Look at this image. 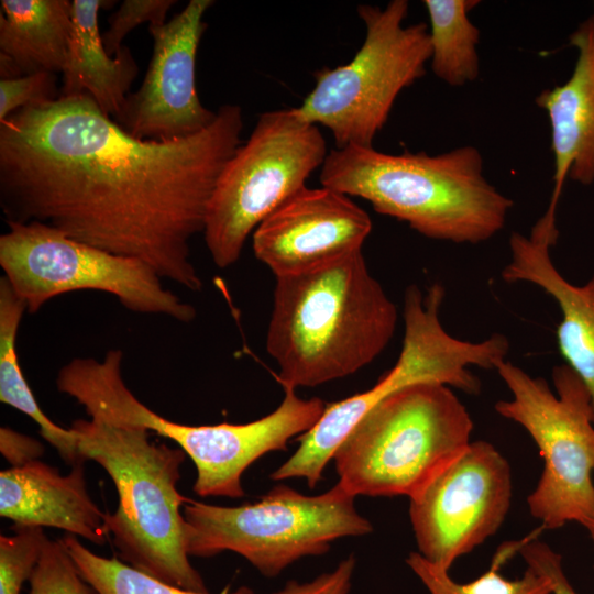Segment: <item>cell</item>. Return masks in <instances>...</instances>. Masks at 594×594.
Segmentation results:
<instances>
[{
  "label": "cell",
  "instance_id": "6da1fadb",
  "mask_svg": "<svg viewBox=\"0 0 594 594\" xmlns=\"http://www.w3.org/2000/svg\"><path fill=\"white\" fill-rule=\"evenodd\" d=\"M242 129L237 105L172 141L131 135L88 95L26 106L0 122V207L7 223H43L199 292L190 242Z\"/></svg>",
  "mask_w": 594,
  "mask_h": 594
},
{
  "label": "cell",
  "instance_id": "7a4b0ae2",
  "mask_svg": "<svg viewBox=\"0 0 594 594\" xmlns=\"http://www.w3.org/2000/svg\"><path fill=\"white\" fill-rule=\"evenodd\" d=\"M396 305L362 251L315 272L276 277L266 350L283 387H316L354 374L388 345Z\"/></svg>",
  "mask_w": 594,
  "mask_h": 594
},
{
  "label": "cell",
  "instance_id": "3957f363",
  "mask_svg": "<svg viewBox=\"0 0 594 594\" xmlns=\"http://www.w3.org/2000/svg\"><path fill=\"white\" fill-rule=\"evenodd\" d=\"M320 183L367 200L424 237L457 244L490 240L513 207L484 176L482 155L472 145L436 155L336 147L321 166Z\"/></svg>",
  "mask_w": 594,
  "mask_h": 594
},
{
  "label": "cell",
  "instance_id": "277c9868",
  "mask_svg": "<svg viewBox=\"0 0 594 594\" xmlns=\"http://www.w3.org/2000/svg\"><path fill=\"white\" fill-rule=\"evenodd\" d=\"M88 416L70 429L82 458L102 466L117 488L118 506L107 513V528L121 560L172 585L208 592L186 549L182 508L189 498L177 490L186 453L151 441L144 427Z\"/></svg>",
  "mask_w": 594,
  "mask_h": 594
},
{
  "label": "cell",
  "instance_id": "5b68a950",
  "mask_svg": "<svg viewBox=\"0 0 594 594\" xmlns=\"http://www.w3.org/2000/svg\"><path fill=\"white\" fill-rule=\"evenodd\" d=\"M123 353L109 350L102 361L75 358L63 370L58 389L80 404L87 415L100 414L138 425L168 438L195 464L194 492L200 497L241 498L245 470L268 452L285 450L288 442L308 432L321 418L326 403L305 399L295 388L283 387L284 398L271 414L246 424L191 426L158 415L125 385Z\"/></svg>",
  "mask_w": 594,
  "mask_h": 594
},
{
  "label": "cell",
  "instance_id": "8992f818",
  "mask_svg": "<svg viewBox=\"0 0 594 594\" xmlns=\"http://www.w3.org/2000/svg\"><path fill=\"white\" fill-rule=\"evenodd\" d=\"M472 418L451 387L420 383L366 413L334 452L353 496L411 498L471 442Z\"/></svg>",
  "mask_w": 594,
  "mask_h": 594
},
{
  "label": "cell",
  "instance_id": "52a82bcc",
  "mask_svg": "<svg viewBox=\"0 0 594 594\" xmlns=\"http://www.w3.org/2000/svg\"><path fill=\"white\" fill-rule=\"evenodd\" d=\"M444 288L435 283L422 293L416 285L404 295V339L395 365L374 386L345 399L327 404L318 422L299 437V447L272 474L273 481L306 480L315 488L343 439L380 402L392 394L420 383H437L469 395L481 391V382L471 366L496 370L506 360L509 341L493 333L481 341L451 336L442 326L440 309Z\"/></svg>",
  "mask_w": 594,
  "mask_h": 594
},
{
  "label": "cell",
  "instance_id": "ba28073f",
  "mask_svg": "<svg viewBox=\"0 0 594 594\" xmlns=\"http://www.w3.org/2000/svg\"><path fill=\"white\" fill-rule=\"evenodd\" d=\"M354 499L339 483L319 495L279 483L257 501L232 507L189 498L183 507L187 553L209 558L231 551L274 578L301 558L326 554L340 538L371 534Z\"/></svg>",
  "mask_w": 594,
  "mask_h": 594
},
{
  "label": "cell",
  "instance_id": "9c48e42d",
  "mask_svg": "<svg viewBox=\"0 0 594 594\" xmlns=\"http://www.w3.org/2000/svg\"><path fill=\"white\" fill-rule=\"evenodd\" d=\"M495 371L512 394L495 411L526 430L543 461L527 497L531 516L546 529L594 520V419L584 384L566 364L552 369L554 393L510 361Z\"/></svg>",
  "mask_w": 594,
  "mask_h": 594
},
{
  "label": "cell",
  "instance_id": "30bf717a",
  "mask_svg": "<svg viewBox=\"0 0 594 594\" xmlns=\"http://www.w3.org/2000/svg\"><path fill=\"white\" fill-rule=\"evenodd\" d=\"M408 1L392 0L381 9L360 4L364 41L344 65L315 73L316 85L293 108L302 120L327 128L337 148L372 147L396 98L426 74L431 57L429 28L405 26Z\"/></svg>",
  "mask_w": 594,
  "mask_h": 594
},
{
  "label": "cell",
  "instance_id": "8fae6325",
  "mask_svg": "<svg viewBox=\"0 0 594 594\" xmlns=\"http://www.w3.org/2000/svg\"><path fill=\"white\" fill-rule=\"evenodd\" d=\"M327 155L319 127L293 108L263 112L223 166L208 205L202 233L213 263L234 264L250 234L306 187Z\"/></svg>",
  "mask_w": 594,
  "mask_h": 594
},
{
  "label": "cell",
  "instance_id": "7c38bea8",
  "mask_svg": "<svg viewBox=\"0 0 594 594\" xmlns=\"http://www.w3.org/2000/svg\"><path fill=\"white\" fill-rule=\"evenodd\" d=\"M0 235V266L29 314L65 293L99 290L138 314L189 323L197 311L164 287L162 277L140 258L79 242L40 222H8Z\"/></svg>",
  "mask_w": 594,
  "mask_h": 594
},
{
  "label": "cell",
  "instance_id": "4fadbf2b",
  "mask_svg": "<svg viewBox=\"0 0 594 594\" xmlns=\"http://www.w3.org/2000/svg\"><path fill=\"white\" fill-rule=\"evenodd\" d=\"M510 465L490 442L471 441L409 503L418 552L449 571L495 535L512 503Z\"/></svg>",
  "mask_w": 594,
  "mask_h": 594
},
{
  "label": "cell",
  "instance_id": "5bb4252c",
  "mask_svg": "<svg viewBox=\"0 0 594 594\" xmlns=\"http://www.w3.org/2000/svg\"><path fill=\"white\" fill-rule=\"evenodd\" d=\"M212 0H190L162 25H148L152 57L140 88L114 120L141 140L172 141L207 129L217 111L202 106L196 89V58Z\"/></svg>",
  "mask_w": 594,
  "mask_h": 594
},
{
  "label": "cell",
  "instance_id": "9a60e30c",
  "mask_svg": "<svg viewBox=\"0 0 594 594\" xmlns=\"http://www.w3.org/2000/svg\"><path fill=\"white\" fill-rule=\"evenodd\" d=\"M371 230L369 213L350 196L306 186L257 226L253 251L276 277L295 276L362 251Z\"/></svg>",
  "mask_w": 594,
  "mask_h": 594
},
{
  "label": "cell",
  "instance_id": "2e32d148",
  "mask_svg": "<svg viewBox=\"0 0 594 594\" xmlns=\"http://www.w3.org/2000/svg\"><path fill=\"white\" fill-rule=\"evenodd\" d=\"M556 215L546 211L528 237L513 232L510 258L501 277L508 284L529 283L548 294L561 312L557 343L565 364L584 384L594 419V274L582 286L566 280L550 257L557 242Z\"/></svg>",
  "mask_w": 594,
  "mask_h": 594
},
{
  "label": "cell",
  "instance_id": "e0dca14e",
  "mask_svg": "<svg viewBox=\"0 0 594 594\" xmlns=\"http://www.w3.org/2000/svg\"><path fill=\"white\" fill-rule=\"evenodd\" d=\"M0 516L18 526L62 529L97 546L110 536L107 513L88 493L85 463L73 465L66 475L41 460L2 470Z\"/></svg>",
  "mask_w": 594,
  "mask_h": 594
},
{
  "label": "cell",
  "instance_id": "ac0fdd59",
  "mask_svg": "<svg viewBox=\"0 0 594 594\" xmlns=\"http://www.w3.org/2000/svg\"><path fill=\"white\" fill-rule=\"evenodd\" d=\"M578 48L574 70L566 82L543 90L536 103L550 121L554 155V187L548 209L556 211L565 178L588 185L594 180V21L571 35Z\"/></svg>",
  "mask_w": 594,
  "mask_h": 594
},
{
  "label": "cell",
  "instance_id": "d6986e66",
  "mask_svg": "<svg viewBox=\"0 0 594 594\" xmlns=\"http://www.w3.org/2000/svg\"><path fill=\"white\" fill-rule=\"evenodd\" d=\"M113 2L72 1V32L59 97L88 95L103 113L117 120L139 67L129 47L122 46L114 56L105 48L98 15Z\"/></svg>",
  "mask_w": 594,
  "mask_h": 594
},
{
  "label": "cell",
  "instance_id": "ffe728a7",
  "mask_svg": "<svg viewBox=\"0 0 594 594\" xmlns=\"http://www.w3.org/2000/svg\"><path fill=\"white\" fill-rule=\"evenodd\" d=\"M0 76L62 73L72 32L69 0H1Z\"/></svg>",
  "mask_w": 594,
  "mask_h": 594
},
{
  "label": "cell",
  "instance_id": "44dd1931",
  "mask_svg": "<svg viewBox=\"0 0 594 594\" xmlns=\"http://www.w3.org/2000/svg\"><path fill=\"white\" fill-rule=\"evenodd\" d=\"M25 302L14 293L8 279L0 278V400L33 419L40 435L70 466L85 463L75 432L53 422L37 404L20 366L16 336Z\"/></svg>",
  "mask_w": 594,
  "mask_h": 594
},
{
  "label": "cell",
  "instance_id": "7402d4cb",
  "mask_svg": "<svg viewBox=\"0 0 594 594\" xmlns=\"http://www.w3.org/2000/svg\"><path fill=\"white\" fill-rule=\"evenodd\" d=\"M477 3L473 0L424 1L429 16L431 69L450 86L466 85L479 76L480 30L468 15Z\"/></svg>",
  "mask_w": 594,
  "mask_h": 594
},
{
  "label": "cell",
  "instance_id": "603a6c76",
  "mask_svg": "<svg viewBox=\"0 0 594 594\" xmlns=\"http://www.w3.org/2000/svg\"><path fill=\"white\" fill-rule=\"evenodd\" d=\"M520 543L502 546L491 566L466 583L455 582L449 571L432 564L419 552H410L406 563L430 594H552L550 580L530 566H527L521 578L515 580L506 579L499 572L509 556L518 551Z\"/></svg>",
  "mask_w": 594,
  "mask_h": 594
},
{
  "label": "cell",
  "instance_id": "cb8c5ba5",
  "mask_svg": "<svg viewBox=\"0 0 594 594\" xmlns=\"http://www.w3.org/2000/svg\"><path fill=\"white\" fill-rule=\"evenodd\" d=\"M62 541L79 573L98 594H210L190 591L161 581L116 557L105 558L90 551L78 537L66 534ZM220 594H254L248 586Z\"/></svg>",
  "mask_w": 594,
  "mask_h": 594
},
{
  "label": "cell",
  "instance_id": "d4e9b609",
  "mask_svg": "<svg viewBox=\"0 0 594 594\" xmlns=\"http://www.w3.org/2000/svg\"><path fill=\"white\" fill-rule=\"evenodd\" d=\"M12 535L0 537V594H21L47 541L44 528L12 526Z\"/></svg>",
  "mask_w": 594,
  "mask_h": 594
},
{
  "label": "cell",
  "instance_id": "484cf974",
  "mask_svg": "<svg viewBox=\"0 0 594 594\" xmlns=\"http://www.w3.org/2000/svg\"><path fill=\"white\" fill-rule=\"evenodd\" d=\"M29 584V594H98L79 573L62 539H47Z\"/></svg>",
  "mask_w": 594,
  "mask_h": 594
},
{
  "label": "cell",
  "instance_id": "4316f807",
  "mask_svg": "<svg viewBox=\"0 0 594 594\" xmlns=\"http://www.w3.org/2000/svg\"><path fill=\"white\" fill-rule=\"evenodd\" d=\"M175 0H124L109 18V28L102 33L107 52L114 56L122 48L125 36L136 26L165 24Z\"/></svg>",
  "mask_w": 594,
  "mask_h": 594
},
{
  "label": "cell",
  "instance_id": "83f0119b",
  "mask_svg": "<svg viewBox=\"0 0 594 594\" xmlns=\"http://www.w3.org/2000/svg\"><path fill=\"white\" fill-rule=\"evenodd\" d=\"M56 74L36 73L0 80V122L26 106L59 97Z\"/></svg>",
  "mask_w": 594,
  "mask_h": 594
},
{
  "label": "cell",
  "instance_id": "f1b7e54d",
  "mask_svg": "<svg viewBox=\"0 0 594 594\" xmlns=\"http://www.w3.org/2000/svg\"><path fill=\"white\" fill-rule=\"evenodd\" d=\"M517 552L527 566L550 580L552 594H578L564 573L561 556L546 542L528 538L521 541Z\"/></svg>",
  "mask_w": 594,
  "mask_h": 594
},
{
  "label": "cell",
  "instance_id": "f546056e",
  "mask_svg": "<svg viewBox=\"0 0 594 594\" xmlns=\"http://www.w3.org/2000/svg\"><path fill=\"white\" fill-rule=\"evenodd\" d=\"M356 561L350 556L338 565L308 582L289 581L273 594H349Z\"/></svg>",
  "mask_w": 594,
  "mask_h": 594
},
{
  "label": "cell",
  "instance_id": "4dcf8cb0",
  "mask_svg": "<svg viewBox=\"0 0 594 594\" xmlns=\"http://www.w3.org/2000/svg\"><path fill=\"white\" fill-rule=\"evenodd\" d=\"M0 451L11 468L23 466L41 460L44 453L43 444L26 435L9 427L0 428Z\"/></svg>",
  "mask_w": 594,
  "mask_h": 594
},
{
  "label": "cell",
  "instance_id": "1f68e13d",
  "mask_svg": "<svg viewBox=\"0 0 594 594\" xmlns=\"http://www.w3.org/2000/svg\"><path fill=\"white\" fill-rule=\"evenodd\" d=\"M585 529L588 531L590 538L593 542L594 548V520H591L584 525Z\"/></svg>",
  "mask_w": 594,
  "mask_h": 594
},
{
  "label": "cell",
  "instance_id": "d6a6232c",
  "mask_svg": "<svg viewBox=\"0 0 594 594\" xmlns=\"http://www.w3.org/2000/svg\"><path fill=\"white\" fill-rule=\"evenodd\" d=\"M593 21H594V19H593Z\"/></svg>",
  "mask_w": 594,
  "mask_h": 594
}]
</instances>
